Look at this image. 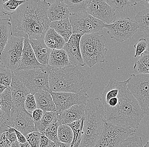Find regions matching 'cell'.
<instances>
[{
  "instance_id": "6da1fadb",
  "label": "cell",
  "mask_w": 149,
  "mask_h": 147,
  "mask_svg": "<svg viewBox=\"0 0 149 147\" xmlns=\"http://www.w3.org/2000/svg\"><path fill=\"white\" fill-rule=\"evenodd\" d=\"M46 0H27L9 15L12 36L29 39H44L49 28Z\"/></svg>"
},
{
  "instance_id": "7a4b0ae2",
  "label": "cell",
  "mask_w": 149,
  "mask_h": 147,
  "mask_svg": "<svg viewBox=\"0 0 149 147\" xmlns=\"http://www.w3.org/2000/svg\"><path fill=\"white\" fill-rule=\"evenodd\" d=\"M129 79L125 81L121 87L115 106L105 109L106 118L110 123L136 130L145 114L127 88Z\"/></svg>"
},
{
  "instance_id": "3957f363",
  "label": "cell",
  "mask_w": 149,
  "mask_h": 147,
  "mask_svg": "<svg viewBox=\"0 0 149 147\" xmlns=\"http://www.w3.org/2000/svg\"><path fill=\"white\" fill-rule=\"evenodd\" d=\"M83 67L70 64L61 68H52L48 77L51 91L87 93L93 82L89 73Z\"/></svg>"
},
{
  "instance_id": "277c9868",
  "label": "cell",
  "mask_w": 149,
  "mask_h": 147,
  "mask_svg": "<svg viewBox=\"0 0 149 147\" xmlns=\"http://www.w3.org/2000/svg\"><path fill=\"white\" fill-rule=\"evenodd\" d=\"M107 121L105 107L100 99L89 100L86 105L80 147H95Z\"/></svg>"
},
{
  "instance_id": "5b68a950",
  "label": "cell",
  "mask_w": 149,
  "mask_h": 147,
  "mask_svg": "<svg viewBox=\"0 0 149 147\" xmlns=\"http://www.w3.org/2000/svg\"><path fill=\"white\" fill-rule=\"evenodd\" d=\"M107 39L98 33L84 34L80 41V48L86 65L92 68L105 61L108 49L105 47Z\"/></svg>"
},
{
  "instance_id": "8992f818",
  "label": "cell",
  "mask_w": 149,
  "mask_h": 147,
  "mask_svg": "<svg viewBox=\"0 0 149 147\" xmlns=\"http://www.w3.org/2000/svg\"><path fill=\"white\" fill-rule=\"evenodd\" d=\"M51 68L50 65H44L42 68L35 69L15 70L13 71V74L31 94L34 95L41 90L51 91L48 77Z\"/></svg>"
},
{
  "instance_id": "52a82bcc",
  "label": "cell",
  "mask_w": 149,
  "mask_h": 147,
  "mask_svg": "<svg viewBox=\"0 0 149 147\" xmlns=\"http://www.w3.org/2000/svg\"><path fill=\"white\" fill-rule=\"evenodd\" d=\"M129 79L128 90L138 102L144 114L149 116V74H133Z\"/></svg>"
},
{
  "instance_id": "ba28073f",
  "label": "cell",
  "mask_w": 149,
  "mask_h": 147,
  "mask_svg": "<svg viewBox=\"0 0 149 147\" xmlns=\"http://www.w3.org/2000/svg\"><path fill=\"white\" fill-rule=\"evenodd\" d=\"M136 130L106 121L95 147H119L123 140L132 135Z\"/></svg>"
},
{
  "instance_id": "9c48e42d",
  "label": "cell",
  "mask_w": 149,
  "mask_h": 147,
  "mask_svg": "<svg viewBox=\"0 0 149 147\" xmlns=\"http://www.w3.org/2000/svg\"><path fill=\"white\" fill-rule=\"evenodd\" d=\"M24 38L11 35L0 54L2 65L12 71L16 70L19 65L23 52Z\"/></svg>"
},
{
  "instance_id": "30bf717a",
  "label": "cell",
  "mask_w": 149,
  "mask_h": 147,
  "mask_svg": "<svg viewBox=\"0 0 149 147\" xmlns=\"http://www.w3.org/2000/svg\"><path fill=\"white\" fill-rule=\"evenodd\" d=\"M105 28L111 38L120 42L132 38L139 29L136 21L129 17L116 18L111 24H105Z\"/></svg>"
},
{
  "instance_id": "8fae6325",
  "label": "cell",
  "mask_w": 149,
  "mask_h": 147,
  "mask_svg": "<svg viewBox=\"0 0 149 147\" xmlns=\"http://www.w3.org/2000/svg\"><path fill=\"white\" fill-rule=\"evenodd\" d=\"M73 33L84 34L95 33L105 28V24L86 12L70 15Z\"/></svg>"
},
{
  "instance_id": "7c38bea8",
  "label": "cell",
  "mask_w": 149,
  "mask_h": 147,
  "mask_svg": "<svg viewBox=\"0 0 149 147\" xmlns=\"http://www.w3.org/2000/svg\"><path fill=\"white\" fill-rule=\"evenodd\" d=\"M53 100L56 105V114H59L70 107L80 104H85L89 100L86 93L55 92L51 91Z\"/></svg>"
},
{
  "instance_id": "4fadbf2b",
  "label": "cell",
  "mask_w": 149,
  "mask_h": 147,
  "mask_svg": "<svg viewBox=\"0 0 149 147\" xmlns=\"http://www.w3.org/2000/svg\"><path fill=\"white\" fill-rule=\"evenodd\" d=\"M11 122L13 128L21 132L24 135L33 131H37L31 114L26 109L12 108L11 110Z\"/></svg>"
},
{
  "instance_id": "5bb4252c",
  "label": "cell",
  "mask_w": 149,
  "mask_h": 147,
  "mask_svg": "<svg viewBox=\"0 0 149 147\" xmlns=\"http://www.w3.org/2000/svg\"><path fill=\"white\" fill-rule=\"evenodd\" d=\"M86 12L105 24H111L116 18V13L104 0H90Z\"/></svg>"
},
{
  "instance_id": "9a60e30c",
  "label": "cell",
  "mask_w": 149,
  "mask_h": 147,
  "mask_svg": "<svg viewBox=\"0 0 149 147\" xmlns=\"http://www.w3.org/2000/svg\"><path fill=\"white\" fill-rule=\"evenodd\" d=\"M82 36L80 33H72L69 40L65 43L63 49L67 53L71 64L84 67L86 64L83 59L80 48V41Z\"/></svg>"
},
{
  "instance_id": "2e32d148",
  "label": "cell",
  "mask_w": 149,
  "mask_h": 147,
  "mask_svg": "<svg viewBox=\"0 0 149 147\" xmlns=\"http://www.w3.org/2000/svg\"><path fill=\"white\" fill-rule=\"evenodd\" d=\"M44 65L37 60L29 39L24 38L21 59L16 70L35 69L42 68Z\"/></svg>"
},
{
  "instance_id": "e0dca14e",
  "label": "cell",
  "mask_w": 149,
  "mask_h": 147,
  "mask_svg": "<svg viewBox=\"0 0 149 147\" xmlns=\"http://www.w3.org/2000/svg\"><path fill=\"white\" fill-rule=\"evenodd\" d=\"M9 87L11 90L14 107L25 109L24 102L27 95L30 93L24 84L15 77L13 73L11 85Z\"/></svg>"
},
{
  "instance_id": "ac0fdd59",
  "label": "cell",
  "mask_w": 149,
  "mask_h": 147,
  "mask_svg": "<svg viewBox=\"0 0 149 147\" xmlns=\"http://www.w3.org/2000/svg\"><path fill=\"white\" fill-rule=\"evenodd\" d=\"M85 104L74 105L56 115L57 121L60 125L72 123L84 118Z\"/></svg>"
},
{
  "instance_id": "d6986e66",
  "label": "cell",
  "mask_w": 149,
  "mask_h": 147,
  "mask_svg": "<svg viewBox=\"0 0 149 147\" xmlns=\"http://www.w3.org/2000/svg\"><path fill=\"white\" fill-rule=\"evenodd\" d=\"M70 13L64 0H55L48 9V17L50 22L58 21L69 18Z\"/></svg>"
},
{
  "instance_id": "ffe728a7",
  "label": "cell",
  "mask_w": 149,
  "mask_h": 147,
  "mask_svg": "<svg viewBox=\"0 0 149 147\" xmlns=\"http://www.w3.org/2000/svg\"><path fill=\"white\" fill-rule=\"evenodd\" d=\"M38 62L44 65H48L51 49L47 46L44 39H29Z\"/></svg>"
},
{
  "instance_id": "44dd1931",
  "label": "cell",
  "mask_w": 149,
  "mask_h": 147,
  "mask_svg": "<svg viewBox=\"0 0 149 147\" xmlns=\"http://www.w3.org/2000/svg\"><path fill=\"white\" fill-rule=\"evenodd\" d=\"M37 108L40 109L44 111H56V105L53 100L51 91L41 90L34 95Z\"/></svg>"
},
{
  "instance_id": "7402d4cb",
  "label": "cell",
  "mask_w": 149,
  "mask_h": 147,
  "mask_svg": "<svg viewBox=\"0 0 149 147\" xmlns=\"http://www.w3.org/2000/svg\"><path fill=\"white\" fill-rule=\"evenodd\" d=\"M48 64L53 68H61L70 64L64 49H51Z\"/></svg>"
},
{
  "instance_id": "603a6c76",
  "label": "cell",
  "mask_w": 149,
  "mask_h": 147,
  "mask_svg": "<svg viewBox=\"0 0 149 147\" xmlns=\"http://www.w3.org/2000/svg\"><path fill=\"white\" fill-rule=\"evenodd\" d=\"M49 28L54 29L57 33L64 38L66 42L69 40L73 33L72 27L69 18L51 22L49 25Z\"/></svg>"
},
{
  "instance_id": "cb8c5ba5",
  "label": "cell",
  "mask_w": 149,
  "mask_h": 147,
  "mask_svg": "<svg viewBox=\"0 0 149 147\" xmlns=\"http://www.w3.org/2000/svg\"><path fill=\"white\" fill-rule=\"evenodd\" d=\"M44 40L47 46L51 49H62L66 43L64 38L51 28L47 31Z\"/></svg>"
},
{
  "instance_id": "d4e9b609",
  "label": "cell",
  "mask_w": 149,
  "mask_h": 147,
  "mask_svg": "<svg viewBox=\"0 0 149 147\" xmlns=\"http://www.w3.org/2000/svg\"><path fill=\"white\" fill-rule=\"evenodd\" d=\"M11 34V25L9 18L0 19V54L4 49Z\"/></svg>"
},
{
  "instance_id": "484cf974",
  "label": "cell",
  "mask_w": 149,
  "mask_h": 147,
  "mask_svg": "<svg viewBox=\"0 0 149 147\" xmlns=\"http://www.w3.org/2000/svg\"><path fill=\"white\" fill-rule=\"evenodd\" d=\"M84 122V118H83L68 124L73 134V140L71 143L70 147H80L82 135Z\"/></svg>"
},
{
  "instance_id": "4316f807",
  "label": "cell",
  "mask_w": 149,
  "mask_h": 147,
  "mask_svg": "<svg viewBox=\"0 0 149 147\" xmlns=\"http://www.w3.org/2000/svg\"><path fill=\"white\" fill-rule=\"evenodd\" d=\"M139 29L144 32L146 38H149V9L139 12L135 17Z\"/></svg>"
},
{
  "instance_id": "83f0119b",
  "label": "cell",
  "mask_w": 149,
  "mask_h": 147,
  "mask_svg": "<svg viewBox=\"0 0 149 147\" xmlns=\"http://www.w3.org/2000/svg\"><path fill=\"white\" fill-rule=\"evenodd\" d=\"M70 14L86 12L90 0H64Z\"/></svg>"
},
{
  "instance_id": "f1b7e54d",
  "label": "cell",
  "mask_w": 149,
  "mask_h": 147,
  "mask_svg": "<svg viewBox=\"0 0 149 147\" xmlns=\"http://www.w3.org/2000/svg\"><path fill=\"white\" fill-rule=\"evenodd\" d=\"M135 63L134 70L138 74H149V52H144Z\"/></svg>"
},
{
  "instance_id": "f546056e",
  "label": "cell",
  "mask_w": 149,
  "mask_h": 147,
  "mask_svg": "<svg viewBox=\"0 0 149 147\" xmlns=\"http://www.w3.org/2000/svg\"><path fill=\"white\" fill-rule=\"evenodd\" d=\"M56 117L55 112L54 111H44L43 115L39 122L35 123L37 130L42 134H43L47 128Z\"/></svg>"
},
{
  "instance_id": "4dcf8cb0",
  "label": "cell",
  "mask_w": 149,
  "mask_h": 147,
  "mask_svg": "<svg viewBox=\"0 0 149 147\" xmlns=\"http://www.w3.org/2000/svg\"><path fill=\"white\" fill-rule=\"evenodd\" d=\"M58 137L60 142L70 145L73 140V134L68 125L62 124L59 125L58 129Z\"/></svg>"
},
{
  "instance_id": "1f68e13d",
  "label": "cell",
  "mask_w": 149,
  "mask_h": 147,
  "mask_svg": "<svg viewBox=\"0 0 149 147\" xmlns=\"http://www.w3.org/2000/svg\"><path fill=\"white\" fill-rule=\"evenodd\" d=\"M13 107L11 90L9 86L2 94L0 95V109L11 113V110Z\"/></svg>"
},
{
  "instance_id": "d6a6232c",
  "label": "cell",
  "mask_w": 149,
  "mask_h": 147,
  "mask_svg": "<svg viewBox=\"0 0 149 147\" xmlns=\"http://www.w3.org/2000/svg\"><path fill=\"white\" fill-rule=\"evenodd\" d=\"M59 124L57 121V117L53 120L49 126L47 128L43 134L51 139L53 142H56L59 141L58 137V129Z\"/></svg>"
},
{
  "instance_id": "836d02e7",
  "label": "cell",
  "mask_w": 149,
  "mask_h": 147,
  "mask_svg": "<svg viewBox=\"0 0 149 147\" xmlns=\"http://www.w3.org/2000/svg\"><path fill=\"white\" fill-rule=\"evenodd\" d=\"M27 0H8L3 3V11L6 15L13 13L17 8Z\"/></svg>"
},
{
  "instance_id": "e575fe53",
  "label": "cell",
  "mask_w": 149,
  "mask_h": 147,
  "mask_svg": "<svg viewBox=\"0 0 149 147\" xmlns=\"http://www.w3.org/2000/svg\"><path fill=\"white\" fill-rule=\"evenodd\" d=\"M13 71L7 67L0 65V84L9 87L12 82Z\"/></svg>"
},
{
  "instance_id": "d590c367",
  "label": "cell",
  "mask_w": 149,
  "mask_h": 147,
  "mask_svg": "<svg viewBox=\"0 0 149 147\" xmlns=\"http://www.w3.org/2000/svg\"><path fill=\"white\" fill-rule=\"evenodd\" d=\"M10 114L0 109V135L8 131L9 127L13 128Z\"/></svg>"
},
{
  "instance_id": "8d00e7d4",
  "label": "cell",
  "mask_w": 149,
  "mask_h": 147,
  "mask_svg": "<svg viewBox=\"0 0 149 147\" xmlns=\"http://www.w3.org/2000/svg\"><path fill=\"white\" fill-rule=\"evenodd\" d=\"M116 12L122 13L130 6L127 0H104Z\"/></svg>"
},
{
  "instance_id": "74e56055",
  "label": "cell",
  "mask_w": 149,
  "mask_h": 147,
  "mask_svg": "<svg viewBox=\"0 0 149 147\" xmlns=\"http://www.w3.org/2000/svg\"><path fill=\"white\" fill-rule=\"evenodd\" d=\"M131 136L123 140L119 147H144L141 137L136 135Z\"/></svg>"
},
{
  "instance_id": "f35d334b",
  "label": "cell",
  "mask_w": 149,
  "mask_h": 147,
  "mask_svg": "<svg viewBox=\"0 0 149 147\" xmlns=\"http://www.w3.org/2000/svg\"><path fill=\"white\" fill-rule=\"evenodd\" d=\"M42 134L38 131H33L25 136L27 141L31 147H40Z\"/></svg>"
},
{
  "instance_id": "ab89813d",
  "label": "cell",
  "mask_w": 149,
  "mask_h": 147,
  "mask_svg": "<svg viewBox=\"0 0 149 147\" xmlns=\"http://www.w3.org/2000/svg\"><path fill=\"white\" fill-rule=\"evenodd\" d=\"M134 47L136 49L134 57H138L147 51L148 47V42L146 39L141 38L135 44Z\"/></svg>"
},
{
  "instance_id": "60d3db41",
  "label": "cell",
  "mask_w": 149,
  "mask_h": 147,
  "mask_svg": "<svg viewBox=\"0 0 149 147\" xmlns=\"http://www.w3.org/2000/svg\"><path fill=\"white\" fill-rule=\"evenodd\" d=\"M24 107L26 110L31 114L34 109L37 108V104L34 95L29 94L24 102Z\"/></svg>"
},
{
  "instance_id": "b9f144b4",
  "label": "cell",
  "mask_w": 149,
  "mask_h": 147,
  "mask_svg": "<svg viewBox=\"0 0 149 147\" xmlns=\"http://www.w3.org/2000/svg\"><path fill=\"white\" fill-rule=\"evenodd\" d=\"M12 142L9 140L8 131L2 133L0 136V147H11Z\"/></svg>"
},
{
  "instance_id": "7bdbcfd3",
  "label": "cell",
  "mask_w": 149,
  "mask_h": 147,
  "mask_svg": "<svg viewBox=\"0 0 149 147\" xmlns=\"http://www.w3.org/2000/svg\"><path fill=\"white\" fill-rule=\"evenodd\" d=\"M40 147H54L55 142H53L44 135L42 134L40 139Z\"/></svg>"
},
{
  "instance_id": "ee69618b",
  "label": "cell",
  "mask_w": 149,
  "mask_h": 147,
  "mask_svg": "<svg viewBox=\"0 0 149 147\" xmlns=\"http://www.w3.org/2000/svg\"><path fill=\"white\" fill-rule=\"evenodd\" d=\"M44 114V111L40 109L37 108L34 109L31 113L32 118L34 122H39L41 119Z\"/></svg>"
},
{
  "instance_id": "f6af8a7d",
  "label": "cell",
  "mask_w": 149,
  "mask_h": 147,
  "mask_svg": "<svg viewBox=\"0 0 149 147\" xmlns=\"http://www.w3.org/2000/svg\"><path fill=\"white\" fill-rule=\"evenodd\" d=\"M7 131H8V134H9V140L12 142V143L17 141L15 128H12V127H9Z\"/></svg>"
},
{
  "instance_id": "bcb514c9",
  "label": "cell",
  "mask_w": 149,
  "mask_h": 147,
  "mask_svg": "<svg viewBox=\"0 0 149 147\" xmlns=\"http://www.w3.org/2000/svg\"><path fill=\"white\" fill-rule=\"evenodd\" d=\"M15 131L16 134L17 141L19 142V144H23V143L27 142L26 137L23 134L16 129H15Z\"/></svg>"
},
{
  "instance_id": "7dc6e473",
  "label": "cell",
  "mask_w": 149,
  "mask_h": 147,
  "mask_svg": "<svg viewBox=\"0 0 149 147\" xmlns=\"http://www.w3.org/2000/svg\"><path fill=\"white\" fill-rule=\"evenodd\" d=\"M3 1L2 0H0V19L6 15L3 11Z\"/></svg>"
},
{
  "instance_id": "c3c4849f",
  "label": "cell",
  "mask_w": 149,
  "mask_h": 147,
  "mask_svg": "<svg viewBox=\"0 0 149 147\" xmlns=\"http://www.w3.org/2000/svg\"><path fill=\"white\" fill-rule=\"evenodd\" d=\"M140 2L149 9V0H141Z\"/></svg>"
},
{
  "instance_id": "681fc988",
  "label": "cell",
  "mask_w": 149,
  "mask_h": 147,
  "mask_svg": "<svg viewBox=\"0 0 149 147\" xmlns=\"http://www.w3.org/2000/svg\"><path fill=\"white\" fill-rule=\"evenodd\" d=\"M130 3V6H134L137 5V3L140 2L141 0H127Z\"/></svg>"
},
{
  "instance_id": "f907efd6",
  "label": "cell",
  "mask_w": 149,
  "mask_h": 147,
  "mask_svg": "<svg viewBox=\"0 0 149 147\" xmlns=\"http://www.w3.org/2000/svg\"><path fill=\"white\" fill-rule=\"evenodd\" d=\"M7 87V86H6L1 84H0V95L3 93Z\"/></svg>"
},
{
  "instance_id": "816d5d0a",
  "label": "cell",
  "mask_w": 149,
  "mask_h": 147,
  "mask_svg": "<svg viewBox=\"0 0 149 147\" xmlns=\"http://www.w3.org/2000/svg\"><path fill=\"white\" fill-rule=\"evenodd\" d=\"M11 147H20V144L18 141H16V142L12 143Z\"/></svg>"
},
{
  "instance_id": "f5cc1de1",
  "label": "cell",
  "mask_w": 149,
  "mask_h": 147,
  "mask_svg": "<svg viewBox=\"0 0 149 147\" xmlns=\"http://www.w3.org/2000/svg\"><path fill=\"white\" fill-rule=\"evenodd\" d=\"M30 145L28 142H25L23 144H20V147H31Z\"/></svg>"
},
{
  "instance_id": "db71d44e",
  "label": "cell",
  "mask_w": 149,
  "mask_h": 147,
  "mask_svg": "<svg viewBox=\"0 0 149 147\" xmlns=\"http://www.w3.org/2000/svg\"><path fill=\"white\" fill-rule=\"evenodd\" d=\"M144 147H149V139L148 141L146 143V145H145Z\"/></svg>"
},
{
  "instance_id": "11a10c76",
  "label": "cell",
  "mask_w": 149,
  "mask_h": 147,
  "mask_svg": "<svg viewBox=\"0 0 149 147\" xmlns=\"http://www.w3.org/2000/svg\"><path fill=\"white\" fill-rule=\"evenodd\" d=\"M147 51H148V52H149V44L148 45V49H147Z\"/></svg>"
},
{
  "instance_id": "9f6ffc18",
  "label": "cell",
  "mask_w": 149,
  "mask_h": 147,
  "mask_svg": "<svg viewBox=\"0 0 149 147\" xmlns=\"http://www.w3.org/2000/svg\"><path fill=\"white\" fill-rule=\"evenodd\" d=\"M2 1H3V2L4 3L6 1H8V0H2Z\"/></svg>"
},
{
  "instance_id": "6f0895ef",
  "label": "cell",
  "mask_w": 149,
  "mask_h": 147,
  "mask_svg": "<svg viewBox=\"0 0 149 147\" xmlns=\"http://www.w3.org/2000/svg\"><path fill=\"white\" fill-rule=\"evenodd\" d=\"M2 65L1 62V60H0V65Z\"/></svg>"
},
{
  "instance_id": "680465c9",
  "label": "cell",
  "mask_w": 149,
  "mask_h": 147,
  "mask_svg": "<svg viewBox=\"0 0 149 147\" xmlns=\"http://www.w3.org/2000/svg\"><path fill=\"white\" fill-rule=\"evenodd\" d=\"M1 135H0V136H1Z\"/></svg>"
}]
</instances>
